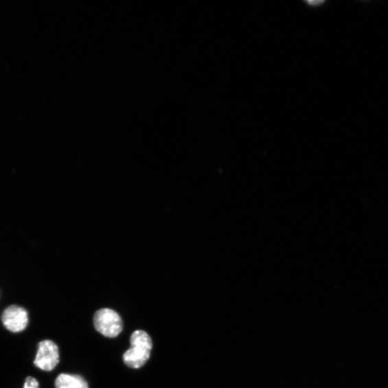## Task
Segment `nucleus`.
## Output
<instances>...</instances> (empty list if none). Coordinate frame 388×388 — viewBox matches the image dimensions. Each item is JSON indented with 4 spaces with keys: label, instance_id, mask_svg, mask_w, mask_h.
Here are the masks:
<instances>
[{
    "label": "nucleus",
    "instance_id": "f257e3e1",
    "mask_svg": "<svg viewBox=\"0 0 388 388\" xmlns=\"http://www.w3.org/2000/svg\"><path fill=\"white\" fill-rule=\"evenodd\" d=\"M130 344V349L123 354V361L130 368H141L150 358L152 339L147 332L137 330L131 335Z\"/></svg>",
    "mask_w": 388,
    "mask_h": 388
},
{
    "label": "nucleus",
    "instance_id": "f03ea898",
    "mask_svg": "<svg viewBox=\"0 0 388 388\" xmlns=\"http://www.w3.org/2000/svg\"><path fill=\"white\" fill-rule=\"evenodd\" d=\"M94 325L96 330L106 337L115 338L123 329L122 320L115 310L102 308L95 314Z\"/></svg>",
    "mask_w": 388,
    "mask_h": 388
},
{
    "label": "nucleus",
    "instance_id": "7ed1b4c3",
    "mask_svg": "<svg viewBox=\"0 0 388 388\" xmlns=\"http://www.w3.org/2000/svg\"><path fill=\"white\" fill-rule=\"evenodd\" d=\"M59 363L58 346L51 340H44L38 344L34 364L44 371L53 370Z\"/></svg>",
    "mask_w": 388,
    "mask_h": 388
},
{
    "label": "nucleus",
    "instance_id": "20e7f679",
    "mask_svg": "<svg viewBox=\"0 0 388 388\" xmlns=\"http://www.w3.org/2000/svg\"><path fill=\"white\" fill-rule=\"evenodd\" d=\"M2 320L7 330L18 333L23 332L27 328L28 315L25 308L18 306H11L5 310Z\"/></svg>",
    "mask_w": 388,
    "mask_h": 388
},
{
    "label": "nucleus",
    "instance_id": "39448f33",
    "mask_svg": "<svg viewBox=\"0 0 388 388\" xmlns=\"http://www.w3.org/2000/svg\"><path fill=\"white\" fill-rule=\"evenodd\" d=\"M56 388H89L87 381L80 376L60 374L55 383Z\"/></svg>",
    "mask_w": 388,
    "mask_h": 388
},
{
    "label": "nucleus",
    "instance_id": "423d86ee",
    "mask_svg": "<svg viewBox=\"0 0 388 388\" xmlns=\"http://www.w3.org/2000/svg\"><path fill=\"white\" fill-rule=\"evenodd\" d=\"M24 388H39V383L36 379L28 377L25 380Z\"/></svg>",
    "mask_w": 388,
    "mask_h": 388
}]
</instances>
